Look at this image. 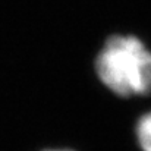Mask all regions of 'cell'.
<instances>
[{
  "label": "cell",
  "instance_id": "7a4b0ae2",
  "mask_svg": "<svg viewBox=\"0 0 151 151\" xmlns=\"http://www.w3.org/2000/svg\"><path fill=\"white\" fill-rule=\"evenodd\" d=\"M137 138L142 151H151V111L145 113L137 125Z\"/></svg>",
  "mask_w": 151,
  "mask_h": 151
},
{
  "label": "cell",
  "instance_id": "6da1fadb",
  "mask_svg": "<svg viewBox=\"0 0 151 151\" xmlns=\"http://www.w3.org/2000/svg\"><path fill=\"white\" fill-rule=\"evenodd\" d=\"M100 81L120 97L151 93V51L134 35H113L97 56Z\"/></svg>",
  "mask_w": 151,
  "mask_h": 151
},
{
  "label": "cell",
  "instance_id": "3957f363",
  "mask_svg": "<svg viewBox=\"0 0 151 151\" xmlns=\"http://www.w3.org/2000/svg\"><path fill=\"white\" fill-rule=\"evenodd\" d=\"M46 151H70V150H46Z\"/></svg>",
  "mask_w": 151,
  "mask_h": 151
}]
</instances>
